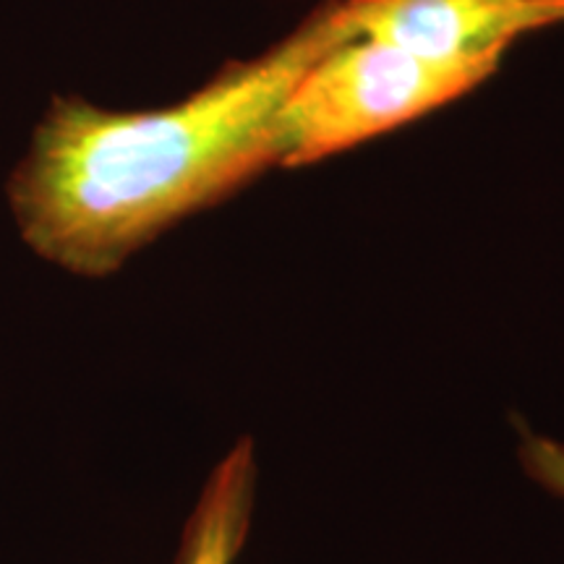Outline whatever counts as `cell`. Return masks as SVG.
<instances>
[{
    "label": "cell",
    "mask_w": 564,
    "mask_h": 564,
    "mask_svg": "<svg viewBox=\"0 0 564 564\" xmlns=\"http://www.w3.org/2000/svg\"><path fill=\"white\" fill-rule=\"evenodd\" d=\"M520 429V465L531 481L544 486L554 497L564 499V442L549 440L518 423Z\"/></svg>",
    "instance_id": "cell-5"
},
{
    "label": "cell",
    "mask_w": 564,
    "mask_h": 564,
    "mask_svg": "<svg viewBox=\"0 0 564 564\" xmlns=\"http://www.w3.org/2000/svg\"><path fill=\"white\" fill-rule=\"evenodd\" d=\"M356 37L345 0H322L251 61H230L162 110L116 112L55 97L6 183L19 236L82 278H108L139 249L278 165V116L308 68Z\"/></svg>",
    "instance_id": "cell-1"
},
{
    "label": "cell",
    "mask_w": 564,
    "mask_h": 564,
    "mask_svg": "<svg viewBox=\"0 0 564 564\" xmlns=\"http://www.w3.org/2000/svg\"><path fill=\"white\" fill-rule=\"evenodd\" d=\"M352 34L436 61L505 58L528 32L564 24V0H345Z\"/></svg>",
    "instance_id": "cell-3"
},
{
    "label": "cell",
    "mask_w": 564,
    "mask_h": 564,
    "mask_svg": "<svg viewBox=\"0 0 564 564\" xmlns=\"http://www.w3.org/2000/svg\"><path fill=\"white\" fill-rule=\"evenodd\" d=\"M259 465L253 442L243 436L204 481L186 525L175 564H236L249 539L257 502Z\"/></svg>",
    "instance_id": "cell-4"
},
{
    "label": "cell",
    "mask_w": 564,
    "mask_h": 564,
    "mask_svg": "<svg viewBox=\"0 0 564 564\" xmlns=\"http://www.w3.org/2000/svg\"><path fill=\"white\" fill-rule=\"evenodd\" d=\"M499 58L436 61L352 37L303 74L278 116V165L301 167L398 129L476 89Z\"/></svg>",
    "instance_id": "cell-2"
}]
</instances>
